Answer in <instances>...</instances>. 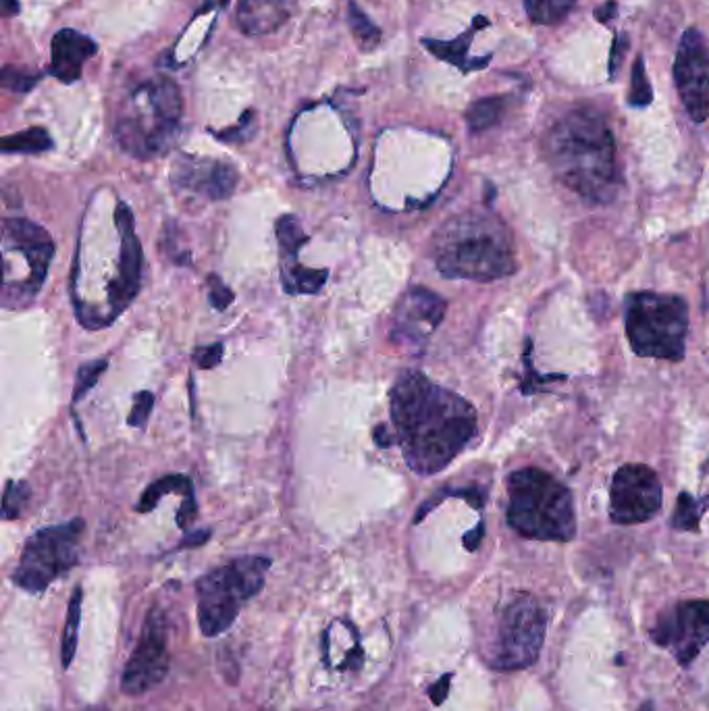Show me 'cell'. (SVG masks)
Here are the masks:
<instances>
[{"label":"cell","instance_id":"cell-10","mask_svg":"<svg viewBox=\"0 0 709 711\" xmlns=\"http://www.w3.org/2000/svg\"><path fill=\"white\" fill-rule=\"evenodd\" d=\"M649 639L687 668L709 643V601H678L649 628Z\"/></svg>","mask_w":709,"mask_h":711},{"label":"cell","instance_id":"cell-5","mask_svg":"<svg viewBox=\"0 0 709 711\" xmlns=\"http://www.w3.org/2000/svg\"><path fill=\"white\" fill-rule=\"evenodd\" d=\"M506 518L512 529L527 539L568 543L576 535L570 491L539 468H522L508 477Z\"/></svg>","mask_w":709,"mask_h":711},{"label":"cell","instance_id":"cell-1","mask_svg":"<svg viewBox=\"0 0 709 711\" xmlns=\"http://www.w3.org/2000/svg\"><path fill=\"white\" fill-rule=\"evenodd\" d=\"M389 412L406 464L423 477L441 472L477 435L472 404L418 371L398 377Z\"/></svg>","mask_w":709,"mask_h":711},{"label":"cell","instance_id":"cell-28","mask_svg":"<svg viewBox=\"0 0 709 711\" xmlns=\"http://www.w3.org/2000/svg\"><path fill=\"white\" fill-rule=\"evenodd\" d=\"M522 3L533 23L556 25L570 15L576 0H522Z\"/></svg>","mask_w":709,"mask_h":711},{"label":"cell","instance_id":"cell-11","mask_svg":"<svg viewBox=\"0 0 709 711\" xmlns=\"http://www.w3.org/2000/svg\"><path fill=\"white\" fill-rule=\"evenodd\" d=\"M169 628L161 608H152L144 620L140 641L123 672L121 689L129 697H140L165 680L169 674Z\"/></svg>","mask_w":709,"mask_h":711},{"label":"cell","instance_id":"cell-15","mask_svg":"<svg viewBox=\"0 0 709 711\" xmlns=\"http://www.w3.org/2000/svg\"><path fill=\"white\" fill-rule=\"evenodd\" d=\"M55 244L44 227L28 219H7L3 225V258H5V279L13 277L19 265H28L32 279L42 287Z\"/></svg>","mask_w":709,"mask_h":711},{"label":"cell","instance_id":"cell-25","mask_svg":"<svg viewBox=\"0 0 709 711\" xmlns=\"http://www.w3.org/2000/svg\"><path fill=\"white\" fill-rule=\"evenodd\" d=\"M175 491L181 493L183 497L194 495V489H192L190 479L181 477V474H167V477H163V479H159L156 483L148 485V489H146L144 495L140 497L138 512H150V510H154L156 504L161 502L163 495L175 493Z\"/></svg>","mask_w":709,"mask_h":711},{"label":"cell","instance_id":"cell-46","mask_svg":"<svg viewBox=\"0 0 709 711\" xmlns=\"http://www.w3.org/2000/svg\"><path fill=\"white\" fill-rule=\"evenodd\" d=\"M86 711H109V709H104V707H90V709H86Z\"/></svg>","mask_w":709,"mask_h":711},{"label":"cell","instance_id":"cell-30","mask_svg":"<svg viewBox=\"0 0 709 711\" xmlns=\"http://www.w3.org/2000/svg\"><path fill=\"white\" fill-rule=\"evenodd\" d=\"M348 23L362 50H373L381 42V30L356 3L348 5Z\"/></svg>","mask_w":709,"mask_h":711},{"label":"cell","instance_id":"cell-31","mask_svg":"<svg viewBox=\"0 0 709 711\" xmlns=\"http://www.w3.org/2000/svg\"><path fill=\"white\" fill-rule=\"evenodd\" d=\"M651 100H653V90L645 71V59L637 57L633 65V73H630L628 104L630 107H647V104H651Z\"/></svg>","mask_w":709,"mask_h":711},{"label":"cell","instance_id":"cell-23","mask_svg":"<svg viewBox=\"0 0 709 711\" xmlns=\"http://www.w3.org/2000/svg\"><path fill=\"white\" fill-rule=\"evenodd\" d=\"M506 111V96H487L470 104L466 111V123L472 134H481V131L500 123Z\"/></svg>","mask_w":709,"mask_h":711},{"label":"cell","instance_id":"cell-8","mask_svg":"<svg viewBox=\"0 0 709 711\" xmlns=\"http://www.w3.org/2000/svg\"><path fill=\"white\" fill-rule=\"evenodd\" d=\"M547 610L531 593H514L497 616L489 666L500 672L537 664L547 630Z\"/></svg>","mask_w":709,"mask_h":711},{"label":"cell","instance_id":"cell-42","mask_svg":"<svg viewBox=\"0 0 709 711\" xmlns=\"http://www.w3.org/2000/svg\"><path fill=\"white\" fill-rule=\"evenodd\" d=\"M210 537V533L208 531H198V533H194V535H190L188 539H183L181 541V545L179 547H198V545H202V543H206V539Z\"/></svg>","mask_w":709,"mask_h":711},{"label":"cell","instance_id":"cell-2","mask_svg":"<svg viewBox=\"0 0 709 711\" xmlns=\"http://www.w3.org/2000/svg\"><path fill=\"white\" fill-rule=\"evenodd\" d=\"M551 171L566 188L595 204H610L620 186L616 142L593 109H574L554 123L543 140Z\"/></svg>","mask_w":709,"mask_h":711},{"label":"cell","instance_id":"cell-38","mask_svg":"<svg viewBox=\"0 0 709 711\" xmlns=\"http://www.w3.org/2000/svg\"><path fill=\"white\" fill-rule=\"evenodd\" d=\"M450 687H452V674H443L429 689V697H431L433 705H441L445 699H448Z\"/></svg>","mask_w":709,"mask_h":711},{"label":"cell","instance_id":"cell-3","mask_svg":"<svg viewBox=\"0 0 709 711\" xmlns=\"http://www.w3.org/2000/svg\"><path fill=\"white\" fill-rule=\"evenodd\" d=\"M435 265L448 279L489 283L516 271L510 229L487 213H464L435 235Z\"/></svg>","mask_w":709,"mask_h":711},{"label":"cell","instance_id":"cell-4","mask_svg":"<svg viewBox=\"0 0 709 711\" xmlns=\"http://www.w3.org/2000/svg\"><path fill=\"white\" fill-rule=\"evenodd\" d=\"M183 117L179 86L167 75H156L134 86L123 100L115 121L119 146L134 158H156L175 144Z\"/></svg>","mask_w":709,"mask_h":711},{"label":"cell","instance_id":"cell-33","mask_svg":"<svg viewBox=\"0 0 709 711\" xmlns=\"http://www.w3.org/2000/svg\"><path fill=\"white\" fill-rule=\"evenodd\" d=\"M40 77L42 73L32 69H19L11 65L3 67V86L11 92H19V94L30 92L40 82Z\"/></svg>","mask_w":709,"mask_h":711},{"label":"cell","instance_id":"cell-34","mask_svg":"<svg viewBox=\"0 0 709 711\" xmlns=\"http://www.w3.org/2000/svg\"><path fill=\"white\" fill-rule=\"evenodd\" d=\"M30 499V487L28 483H9L5 489V497H3V518L5 520H15L21 516L23 506L28 504Z\"/></svg>","mask_w":709,"mask_h":711},{"label":"cell","instance_id":"cell-17","mask_svg":"<svg viewBox=\"0 0 709 711\" xmlns=\"http://www.w3.org/2000/svg\"><path fill=\"white\" fill-rule=\"evenodd\" d=\"M171 181L175 188L200 194L208 200H225L238 186V171L215 158L183 156L173 167Z\"/></svg>","mask_w":709,"mask_h":711},{"label":"cell","instance_id":"cell-12","mask_svg":"<svg viewBox=\"0 0 709 711\" xmlns=\"http://www.w3.org/2000/svg\"><path fill=\"white\" fill-rule=\"evenodd\" d=\"M662 508L658 474L645 464H626L616 470L610 489V518L616 524L651 520Z\"/></svg>","mask_w":709,"mask_h":711},{"label":"cell","instance_id":"cell-6","mask_svg":"<svg viewBox=\"0 0 709 711\" xmlns=\"http://www.w3.org/2000/svg\"><path fill=\"white\" fill-rule=\"evenodd\" d=\"M271 560L242 556L204 574L196 583L198 626L204 637H217L238 620L244 605L265 587Z\"/></svg>","mask_w":709,"mask_h":711},{"label":"cell","instance_id":"cell-20","mask_svg":"<svg viewBox=\"0 0 709 711\" xmlns=\"http://www.w3.org/2000/svg\"><path fill=\"white\" fill-rule=\"evenodd\" d=\"M487 23L489 21L485 17H477L475 23L470 25V30H466L462 36H458L454 40H431V38H425L423 44L427 46V50L431 52V55H435L437 59L458 67L460 71L483 69L491 61V57L487 55L483 59H470L468 57V48H470L472 38L477 36L479 28H483V25H487Z\"/></svg>","mask_w":709,"mask_h":711},{"label":"cell","instance_id":"cell-44","mask_svg":"<svg viewBox=\"0 0 709 711\" xmlns=\"http://www.w3.org/2000/svg\"><path fill=\"white\" fill-rule=\"evenodd\" d=\"M19 13V3L17 0H3V15L13 17Z\"/></svg>","mask_w":709,"mask_h":711},{"label":"cell","instance_id":"cell-41","mask_svg":"<svg viewBox=\"0 0 709 711\" xmlns=\"http://www.w3.org/2000/svg\"><path fill=\"white\" fill-rule=\"evenodd\" d=\"M616 9H618V5L614 3V0H608L606 5H601V7L595 11V15H597L599 21H608V19H614V17H616Z\"/></svg>","mask_w":709,"mask_h":711},{"label":"cell","instance_id":"cell-24","mask_svg":"<svg viewBox=\"0 0 709 711\" xmlns=\"http://www.w3.org/2000/svg\"><path fill=\"white\" fill-rule=\"evenodd\" d=\"M277 240H279L283 269L298 265L296 256H298L300 248L308 242V237L304 235L302 225L294 215H283L277 221Z\"/></svg>","mask_w":709,"mask_h":711},{"label":"cell","instance_id":"cell-21","mask_svg":"<svg viewBox=\"0 0 709 711\" xmlns=\"http://www.w3.org/2000/svg\"><path fill=\"white\" fill-rule=\"evenodd\" d=\"M323 657L329 668L350 670V668H360L364 653L358 645V637H354L350 643L339 641L337 628L331 624L323 637Z\"/></svg>","mask_w":709,"mask_h":711},{"label":"cell","instance_id":"cell-26","mask_svg":"<svg viewBox=\"0 0 709 711\" xmlns=\"http://www.w3.org/2000/svg\"><path fill=\"white\" fill-rule=\"evenodd\" d=\"M82 587H77L71 595L69 601V612H67V622L63 630V643H61V664L63 668H69L75 651H77V632H80L82 624Z\"/></svg>","mask_w":709,"mask_h":711},{"label":"cell","instance_id":"cell-39","mask_svg":"<svg viewBox=\"0 0 709 711\" xmlns=\"http://www.w3.org/2000/svg\"><path fill=\"white\" fill-rule=\"evenodd\" d=\"M626 44H628V38L626 36H618L612 44V57H610V75L614 77L616 75V69L620 65V61L624 59V52H626Z\"/></svg>","mask_w":709,"mask_h":711},{"label":"cell","instance_id":"cell-18","mask_svg":"<svg viewBox=\"0 0 709 711\" xmlns=\"http://www.w3.org/2000/svg\"><path fill=\"white\" fill-rule=\"evenodd\" d=\"M52 57L48 73L63 84H75L82 77L84 65L96 55L98 46L86 34L63 28L52 36Z\"/></svg>","mask_w":709,"mask_h":711},{"label":"cell","instance_id":"cell-9","mask_svg":"<svg viewBox=\"0 0 709 711\" xmlns=\"http://www.w3.org/2000/svg\"><path fill=\"white\" fill-rule=\"evenodd\" d=\"M82 533V518L34 533L23 547L21 560L13 572V583L28 593H44L50 583H55L80 562Z\"/></svg>","mask_w":709,"mask_h":711},{"label":"cell","instance_id":"cell-22","mask_svg":"<svg viewBox=\"0 0 709 711\" xmlns=\"http://www.w3.org/2000/svg\"><path fill=\"white\" fill-rule=\"evenodd\" d=\"M329 277L327 269H308L304 265L285 267L281 283L287 294H317Z\"/></svg>","mask_w":709,"mask_h":711},{"label":"cell","instance_id":"cell-36","mask_svg":"<svg viewBox=\"0 0 709 711\" xmlns=\"http://www.w3.org/2000/svg\"><path fill=\"white\" fill-rule=\"evenodd\" d=\"M233 292L231 289L217 277V275H210L208 277V302L213 308L217 310H225L231 302H233Z\"/></svg>","mask_w":709,"mask_h":711},{"label":"cell","instance_id":"cell-32","mask_svg":"<svg viewBox=\"0 0 709 711\" xmlns=\"http://www.w3.org/2000/svg\"><path fill=\"white\" fill-rule=\"evenodd\" d=\"M109 362L107 360H90L84 366H80V371H77V379H75V389H73V402H80L82 398H86L88 391L98 383L100 375L107 371Z\"/></svg>","mask_w":709,"mask_h":711},{"label":"cell","instance_id":"cell-7","mask_svg":"<svg viewBox=\"0 0 709 711\" xmlns=\"http://www.w3.org/2000/svg\"><path fill=\"white\" fill-rule=\"evenodd\" d=\"M630 348L643 358L682 360L687 350L689 308L678 296L630 294L624 306Z\"/></svg>","mask_w":709,"mask_h":711},{"label":"cell","instance_id":"cell-43","mask_svg":"<svg viewBox=\"0 0 709 711\" xmlns=\"http://www.w3.org/2000/svg\"><path fill=\"white\" fill-rule=\"evenodd\" d=\"M375 441H377V445L379 447H391V435H389V431H387V427L385 425H379L377 429H375Z\"/></svg>","mask_w":709,"mask_h":711},{"label":"cell","instance_id":"cell-13","mask_svg":"<svg viewBox=\"0 0 709 711\" xmlns=\"http://www.w3.org/2000/svg\"><path fill=\"white\" fill-rule=\"evenodd\" d=\"M674 84L682 107L695 123L709 117V48L697 28L682 34L674 61Z\"/></svg>","mask_w":709,"mask_h":711},{"label":"cell","instance_id":"cell-19","mask_svg":"<svg viewBox=\"0 0 709 711\" xmlns=\"http://www.w3.org/2000/svg\"><path fill=\"white\" fill-rule=\"evenodd\" d=\"M298 0H240L238 25L244 34H273L292 17Z\"/></svg>","mask_w":709,"mask_h":711},{"label":"cell","instance_id":"cell-40","mask_svg":"<svg viewBox=\"0 0 709 711\" xmlns=\"http://www.w3.org/2000/svg\"><path fill=\"white\" fill-rule=\"evenodd\" d=\"M483 533H485V526H483V524H479L475 531H470V533L464 537V547H466L468 551H475V549L481 545Z\"/></svg>","mask_w":709,"mask_h":711},{"label":"cell","instance_id":"cell-37","mask_svg":"<svg viewBox=\"0 0 709 711\" xmlns=\"http://www.w3.org/2000/svg\"><path fill=\"white\" fill-rule=\"evenodd\" d=\"M221 358H223V344H213L196 350V364L204 368V371L215 368L221 362Z\"/></svg>","mask_w":709,"mask_h":711},{"label":"cell","instance_id":"cell-35","mask_svg":"<svg viewBox=\"0 0 709 711\" xmlns=\"http://www.w3.org/2000/svg\"><path fill=\"white\" fill-rule=\"evenodd\" d=\"M152 406H154V395L150 391H138L134 395V408H131V412L127 416L129 427L142 429L152 414Z\"/></svg>","mask_w":709,"mask_h":711},{"label":"cell","instance_id":"cell-45","mask_svg":"<svg viewBox=\"0 0 709 711\" xmlns=\"http://www.w3.org/2000/svg\"><path fill=\"white\" fill-rule=\"evenodd\" d=\"M639 711H653V703L651 701H647V703H643L641 707H639Z\"/></svg>","mask_w":709,"mask_h":711},{"label":"cell","instance_id":"cell-29","mask_svg":"<svg viewBox=\"0 0 709 711\" xmlns=\"http://www.w3.org/2000/svg\"><path fill=\"white\" fill-rule=\"evenodd\" d=\"M707 499H695L689 493H680L678 495V504L676 510L672 514V529L676 531H699V522H701V514L707 510Z\"/></svg>","mask_w":709,"mask_h":711},{"label":"cell","instance_id":"cell-16","mask_svg":"<svg viewBox=\"0 0 709 711\" xmlns=\"http://www.w3.org/2000/svg\"><path fill=\"white\" fill-rule=\"evenodd\" d=\"M445 314V300L427 287H412L400 300L393 319L391 337L408 344H425L429 335L439 327Z\"/></svg>","mask_w":709,"mask_h":711},{"label":"cell","instance_id":"cell-27","mask_svg":"<svg viewBox=\"0 0 709 711\" xmlns=\"http://www.w3.org/2000/svg\"><path fill=\"white\" fill-rule=\"evenodd\" d=\"M52 148V138L44 127H30L19 134L3 138V152L15 154H40Z\"/></svg>","mask_w":709,"mask_h":711},{"label":"cell","instance_id":"cell-14","mask_svg":"<svg viewBox=\"0 0 709 711\" xmlns=\"http://www.w3.org/2000/svg\"><path fill=\"white\" fill-rule=\"evenodd\" d=\"M115 227L121 237V254L117 260V279L107 292V325H111L134 302L142 283V246L136 233L134 215L123 200L115 206Z\"/></svg>","mask_w":709,"mask_h":711}]
</instances>
